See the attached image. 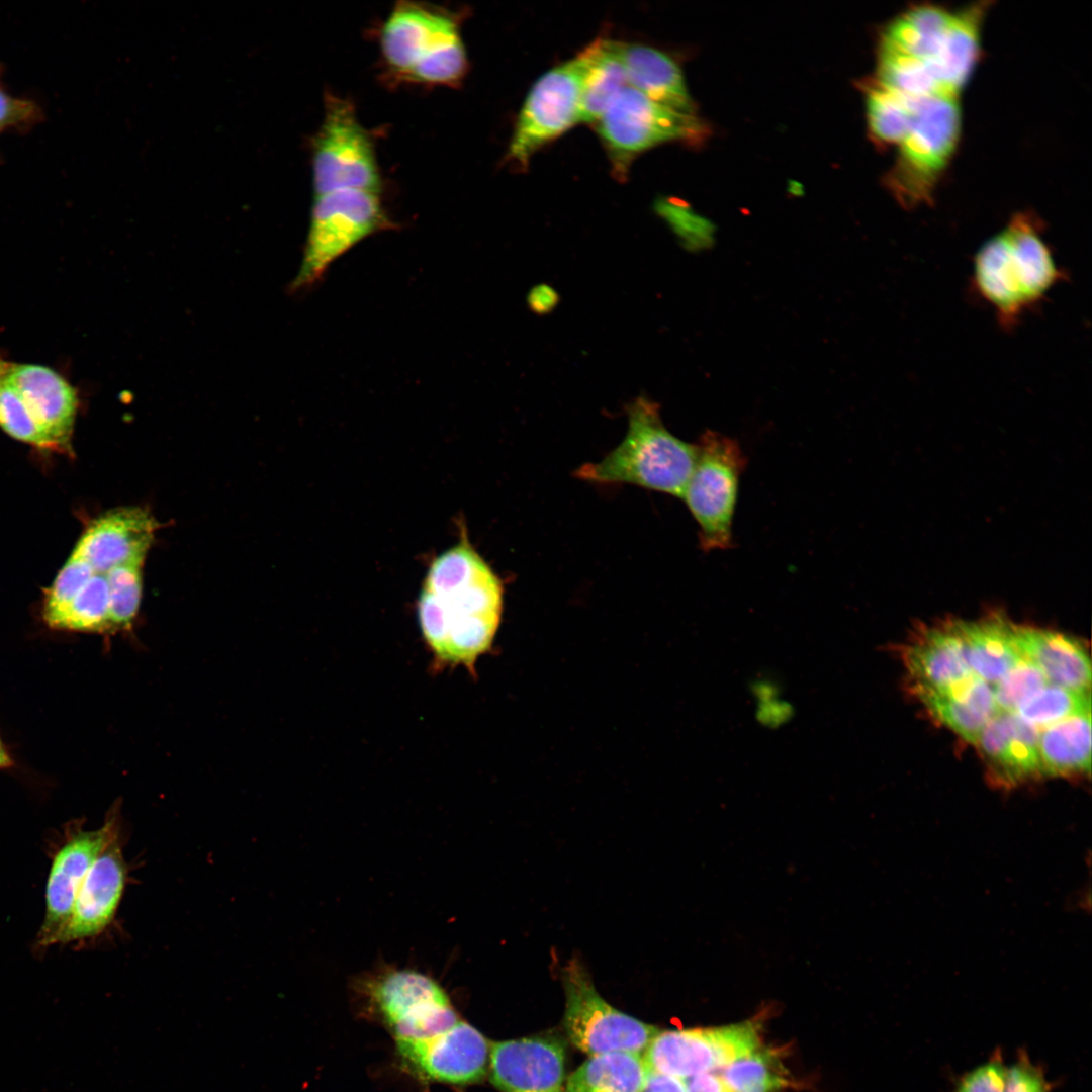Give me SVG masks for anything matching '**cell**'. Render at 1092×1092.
<instances>
[{
    "mask_svg": "<svg viewBox=\"0 0 1092 1092\" xmlns=\"http://www.w3.org/2000/svg\"><path fill=\"white\" fill-rule=\"evenodd\" d=\"M503 595L498 576L465 540L432 561L417 615L437 664L464 665L474 671L498 630Z\"/></svg>",
    "mask_w": 1092,
    "mask_h": 1092,
    "instance_id": "6da1fadb",
    "label": "cell"
},
{
    "mask_svg": "<svg viewBox=\"0 0 1092 1092\" xmlns=\"http://www.w3.org/2000/svg\"><path fill=\"white\" fill-rule=\"evenodd\" d=\"M1067 280V271L1045 240L1042 222L1035 214L1021 211L974 254L970 287L1001 329L1011 332Z\"/></svg>",
    "mask_w": 1092,
    "mask_h": 1092,
    "instance_id": "7a4b0ae2",
    "label": "cell"
},
{
    "mask_svg": "<svg viewBox=\"0 0 1092 1092\" xmlns=\"http://www.w3.org/2000/svg\"><path fill=\"white\" fill-rule=\"evenodd\" d=\"M628 430L622 442L599 462L574 475L595 483H627L681 497L692 475L696 444L672 435L658 405L640 396L627 406Z\"/></svg>",
    "mask_w": 1092,
    "mask_h": 1092,
    "instance_id": "3957f363",
    "label": "cell"
},
{
    "mask_svg": "<svg viewBox=\"0 0 1092 1092\" xmlns=\"http://www.w3.org/2000/svg\"><path fill=\"white\" fill-rule=\"evenodd\" d=\"M962 126L958 97L936 93L923 98L898 145L889 185L906 208L928 204L958 147Z\"/></svg>",
    "mask_w": 1092,
    "mask_h": 1092,
    "instance_id": "277c9868",
    "label": "cell"
},
{
    "mask_svg": "<svg viewBox=\"0 0 1092 1092\" xmlns=\"http://www.w3.org/2000/svg\"><path fill=\"white\" fill-rule=\"evenodd\" d=\"M380 193L342 189L315 195L299 271L291 291L320 281L330 265L369 236L394 229Z\"/></svg>",
    "mask_w": 1092,
    "mask_h": 1092,
    "instance_id": "5b68a950",
    "label": "cell"
},
{
    "mask_svg": "<svg viewBox=\"0 0 1092 1092\" xmlns=\"http://www.w3.org/2000/svg\"><path fill=\"white\" fill-rule=\"evenodd\" d=\"M357 990L395 1040H425L460 1018L445 990L415 970L385 967L363 975Z\"/></svg>",
    "mask_w": 1092,
    "mask_h": 1092,
    "instance_id": "8992f818",
    "label": "cell"
},
{
    "mask_svg": "<svg viewBox=\"0 0 1092 1092\" xmlns=\"http://www.w3.org/2000/svg\"><path fill=\"white\" fill-rule=\"evenodd\" d=\"M697 446V459L681 497L699 526L704 551L732 546V521L738 484L746 458L736 440L706 431Z\"/></svg>",
    "mask_w": 1092,
    "mask_h": 1092,
    "instance_id": "52a82bcc",
    "label": "cell"
},
{
    "mask_svg": "<svg viewBox=\"0 0 1092 1092\" xmlns=\"http://www.w3.org/2000/svg\"><path fill=\"white\" fill-rule=\"evenodd\" d=\"M314 196L342 189L380 193L381 176L374 144L353 103L326 93L324 117L312 143Z\"/></svg>",
    "mask_w": 1092,
    "mask_h": 1092,
    "instance_id": "ba28073f",
    "label": "cell"
},
{
    "mask_svg": "<svg viewBox=\"0 0 1092 1092\" xmlns=\"http://www.w3.org/2000/svg\"><path fill=\"white\" fill-rule=\"evenodd\" d=\"M618 178H625L633 159L668 141L697 143L708 133L695 114L663 106L626 86L596 121Z\"/></svg>",
    "mask_w": 1092,
    "mask_h": 1092,
    "instance_id": "9c48e42d",
    "label": "cell"
},
{
    "mask_svg": "<svg viewBox=\"0 0 1092 1092\" xmlns=\"http://www.w3.org/2000/svg\"><path fill=\"white\" fill-rule=\"evenodd\" d=\"M561 979L565 992L564 1027L570 1041L585 1054L641 1053L660 1031L605 1001L577 957L564 966Z\"/></svg>",
    "mask_w": 1092,
    "mask_h": 1092,
    "instance_id": "30bf717a",
    "label": "cell"
},
{
    "mask_svg": "<svg viewBox=\"0 0 1092 1092\" xmlns=\"http://www.w3.org/2000/svg\"><path fill=\"white\" fill-rule=\"evenodd\" d=\"M584 71L582 53L546 72L520 111L507 160L526 168L532 155L578 121Z\"/></svg>",
    "mask_w": 1092,
    "mask_h": 1092,
    "instance_id": "8fae6325",
    "label": "cell"
},
{
    "mask_svg": "<svg viewBox=\"0 0 1092 1092\" xmlns=\"http://www.w3.org/2000/svg\"><path fill=\"white\" fill-rule=\"evenodd\" d=\"M756 1026L741 1022L714 1028L659 1031L642 1055L649 1070L687 1080L719 1073L733 1061L757 1050Z\"/></svg>",
    "mask_w": 1092,
    "mask_h": 1092,
    "instance_id": "7c38bea8",
    "label": "cell"
},
{
    "mask_svg": "<svg viewBox=\"0 0 1092 1092\" xmlns=\"http://www.w3.org/2000/svg\"><path fill=\"white\" fill-rule=\"evenodd\" d=\"M460 24V14L446 8L397 2L380 32L381 56L388 72L408 82L419 69L462 41Z\"/></svg>",
    "mask_w": 1092,
    "mask_h": 1092,
    "instance_id": "4fadbf2b",
    "label": "cell"
},
{
    "mask_svg": "<svg viewBox=\"0 0 1092 1092\" xmlns=\"http://www.w3.org/2000/svg\"><path fill=\"white\" fill-rule=\"evenodd\" d=\"M118 833V817L112 810L101 827L74 832L58 850L47 883L46 915L38 935L40 946L58 943L88 871Z\"/></svg>",
    "mask_w": 1092,
    "mask_h": 1092,
    "instance_id": "5bb4252c",
    "label": "cell"
},
{
    "mask_svg": "<svg viewBox=\"0 0 1092 1092\" xmlns=\"http://www.w3.org/2000/svg\"><path fill=\"white\" fill-rule=\"evenodd\" d=\"M395 1043L404 1063L428 1080L467 1085L479 1082L488 1072L491 1045L462 1019L429 1039H397Z\"/></svg>",
    "mask_w": 1092,
    "mask_h": 1092,
    "instance_id": "9a60e30c",
    "label": "cell"
},
{
    "mask_svg": "<svg viewBox=\"0 0 1092 1092\" xmlns=\"http://www.w3.org/2000/svg\"><path fill=\"white\" fill-rule=\"evenodd\" d=\"M489 1079L502 1092H565V1046L551 1035L495 1042Z\"/></svg>",
    "mask_w": 1092,
    "mask_h": 1092,
    "instance_id": "2e32d148",
    "label": "cell"
},
{
    "mask_svg": "<svg viewBox=\"0 0 1092 1092\" xmlns=\"http://www.w3.org/2000/svg\"><path fill=\"white\" fill-rule=\"evenodd\" d=\"M157 528L158 523L148 510L116 509L91 523L73 554L84 559L95 573L105 574L117 565L145 561Z\"/></svg>",
    "mask_w": 1092,
    "mask_h": 1092,
    "instance_id": "e0dca14e",
    "label": "cell"
},
{
    "mask_svg": "<svg viewBox=\"0 0 1092 1092\" xmlns=\"http://www.w3.org/2000/svg\"><path fill=\"white\" fill-rule=\"evenodd\" d=\"M127 867L116 836L88 871L58 943L99 935L113 920L126 884Z\"/></svg>",
    "mask_w": 1092,
    "mask_h": 1092,
    "instance_id": "ac0fdd59",
    "label": "cell"
},
{
    "mask_svg": "<svg viewBox=\"0 0 1092 1092\" xmlns=\"http://www.w3.org/2000/svg\"><path fill=\"white\" fill-rule=\"evenodd\" d=\"M1039 731L1014 712H1000L986 724L976 744L996 785L1011 788L1042 775Z\"/></svg>",
    "mask_w": 1092,
    "mask_h": 1092,
    "instance_id": "d6986e66",
    "label": "cell"
},
{
    "mask_svg": "<svg viewBox=\"0 0 1092 1092\" xmlns=\"http://www.w3.org/2000/svg\"><path fill=\"white\" fill-rule=\"evenodd\" d=\"M5 369L33 420L59 450L69 448L78 406L73 386L42 365L5 361Z\"/></svg>",
    "mask_w": 1092,
    "mask_h": 1092,
    "instance_id": "ffe728a7",
    "label": "cell"
},
{
    "mask_svg": "<svg viewBox=\"0 0 1092 1092\" xmlns=\"http://www.w3.org/2000/svg\"><path fill=\"white\" fill-rule=\"evenodd\" d=\"M913 689H944L974 673L969 668L956 622L920 630L903 647Z\"/></svg>",
    "mask_w": 1092,
    "mask_h": 1092,
    "instance_id": "44dd1931",
    "label": "cell"
},
{
    "mask_svg": "<svg viewBox=\"0 0 1092 1092\" xmlns=\"http://www.w3.org/2000/svg\"><path fill=\"white\" fill-rule=\"evenodd\" d=\"M1015 644L1046 680L1062 688L1090 692L1091 663L1082 640L1066 634L1013 625Z\"/></svg>",
    "mask_w": 1092,
    "mask_h": 1092,
    "instance_id": "7402d4cb",
    "label": "cell"
},
{
    "mask_svg": "<svg viewBox=\"0 0 1092 1092\" xmlns=\"http://www.w3.org/2000/svg\"><path fill=\"white\" fill-rule=\"evenodd\" d=\"M913 690L934 718L973 744H976L986 724L1000 713L995 701L994 685L975 674L944 689Z\"/></svg>",
    "mask_w": 1092,
    "mask_h": 1092,
    "instance_id": "603a6c76",
    "label": "cell"
},
{
    "mask_svg": "<svg viewBox=\"0 0 1092 1092\" xmlns=\"http://www.w3.org/2000/svg\"><path fill=\"white\" fill-rule=\"evenodd\" d=\"M988 8L980 1L953 11L935 56L927 62L941 93L959 97L980 56L981 27Z\"/></svg>",
    "mask_w": 1092,
    "mask_h": 1092,
    "instance_id": "cb8c5ba5",
    "label": "cell"
},
{
    "mask_svg": "<svg viewBox=\"0 0 1092 1092\" xmlns=\"http://www.w3.org/2000/svg\"><path fill=\"white\" fill-rule=\"evenodd\" d=\"M618 49L629 86L663 106L694 114L693 100L673 59L642 44L618 41Z\"/></svg>",
    "mask_w": 1092,
    "mask_h": 1092,
    "instance_id": "d4e9b609",
    "label": "cell"
},
{
    "mask_svg": "<svg viewBox=\"0 0 1092 1092\" xmlns=\"http://www.w3.org/2000/svg\"><path fill=\"white\" fill-rule=\"evenodd\" d=\"M966 662L980 679L995 685L1022 658L1013 625L999 618L979 622H956Z\"/></svg>",
    "mask_w": 1092,
    "mask_h": 1092,
    "instance_id": "484cf974",
    "label": "cell"
},
{
    "mask_svg": "<svg viewBox=\"0 0 1092 1092\" xmlns=\"http://www.w3.org/2000/svg\"><path fill=\"white\" fill-rule=\"evenodd\" d=\"M584 58L578 121L596 122L628 86L618 41L598 39L581 51Z\"/></svg>",
    "mask_w": 1092,
    "mask_h": 1092,
    "instance_id": "4316f807",
    "label": "cell"
},
{
    "mask_svg": "<svg viewBox=\"0 0 1092 1092\" xmlns=\"http://www.w3.org/2000/svg\"><path fill=\"white\" fill-rule=\"evenodd\" d=\"M1042 775L1071 777L1090 772L1091 712L1065 718L1039 731Z\"/></svg>",
    "mask_w": 1092,
    "mask_h": 1092,
    "instance_id": "83f0119b",
    "label": "cell"
},
{
    "mask_svg": "<svg viewBox=\"0 0 1092 1092\" xmlns=\"http://www.w3.org/2000/svg\"><path fill=\"white\" fill-rule=\"evenodd\" d=\"M952 13L933 3L908 7L888 25L881 47L929 62L940 47Z\"/></svg>",
    "mask_w": 1092,
    "mask_h": 1092,
    "instance_id": "f1b7e54d",
    "label": "cell"
},
{
    "mask_svg": "<svg viewBox=\"0 0 1092 1092\" xmlns=\"http://www.w3.org/2000/svg\"><path fill=\"white\" fill-rule=\"evenodd\" d=\"M647 1067L640 1053L590 1056L567 1079L565 1092H643Z\"/></svg>",
    "mask_w": 1092,
    "mask_h": 1092,
    "instance_id": "f546056e",
    "label": "cell"
},
{
    "mask_svg": "<svg viewBox=\"0 0 1092 1092\" xmlns=\"http://www.w3.org/2000/svg\"><path fill=\"white\" fill-rule=\"evenodd\" d=\"M923 98L899 94L876 81L868 89L866 98L867 119L874 139L883 145L898 146L909 130Z\"/></svg>",
    "mask_w": 1092,
    "mask_h": 1092,
    "instance_id": "4dcf8cb0",
    "label": "cell"
},
{
    "mask_svg": "<svg viewBox=\"0 0 1092 1092\" xmlns=\"http://www.w3.org/2000/svg\"><path fill=\"white\" fill-rule=\"evenodd\" d=\"M877 82L913 98L941 93L927 62L885 47L879 54Z\"/></svg>",
    "mask_w": 1092,
    "mask_h": 1092,
    "instance_id": "1f68e13d",
    "label": "cell"
},
{
    "mask_svg": "<svg viewBox=\"0 0 1092 1092\" xmlns=\"http://www.w3.org/2000/svg\"><path fill=\"white\" fill-rule=\"evenodd\" d=\"M730 1092H781L787 1084L776 1055L761 1046L718 1073Z\"/></svg>",
    "mask_w": 1092,
    "mask_h": 1092,
    "instance_id": "d6a6232c",
    "label": "cell"
},
{
    "mask_svg": "<svg viewBox=\"0 0 1092 1092\" xmlns=\"http://www.w3.org/2000/svg\"><path fill=\"white\" fill-rule=\"evenodd\" d=\"M1087 712H1091L1090 692L1048 684L1022 702L1014 713L1041 730L1065 718Z\"/></svg>",
    "mask_w": 1092,
    "mask_h": 1092,
    "instance_id": "836d02e7",
    "label": "cell"
},
{
    "mask_svg": "<svg viewBox=\"0 0 1092 1092\" xmlns=\"http://www.w3.org/2000/svg\"><path fill=\"white\" fill-rule=\"evenodd\" d=\"M51 627L79 632H110L109 589L105 574L95 573Z\"/></svg>",
    "mask_w": 1092,
    "mask_h": 1092,
    "instance_id": "e575fe53",
    "label": "cell"
},
{
    "mask_svg": "<svg viewBox=\"0 0 1092 1092\" xmlns=\"http://www.w3.org/2000/svg\"><path fill=\"white\" fill-rule=\"evenodd\" d=\"M144 561L117 565L105 573L109 589L110 632L130 631L142 601Z\"/></svg>",
    "mask_w": 1092,
    "mask_h": 1092,
    "instance_id": "d590c367",
    "label": "cell"
},
{
    "mask_svg": "<svg viewBox=\"0 0 1092 1092\" xmlns=\"http://www.w3.org/2000/svg\"><path fill=\"white\" fill-rule=\"evenodd\" d=\"M0 427L11 437L39 448L59 450L54 440L27 412L0 359Z\"/></svg>",
    "mask_w": 1092,
    "mask_h": 1092,
    "instance_id": "8d00e7d4",
    "label": "cell"
},
{
    "mask_svg": "<svg viewBox=\"0 0 1092 1092\" xmlns=\"http://www.w3.org/2000/svg\"><path fill=\"white\" fill-rule=\"evenodd\" d=\"M94 574L95 571L84 559L72 553L44 600L43 619L50 627Z\"/></svg>",
    "mask_w": 1092,
    "mask_h": 1092,
    "instance_id": "74e56055",
    "label": "cell"
},
{
    "mask_svg": "<svg viewBox=\"0 0 1092 1092\" xmlns=\"http://www.w3.org/2000/svg\"><path fill=\"white\" fill-rule=\"evenodd\" d=\"M1050 684L1043 673L1024 657L998 682L994 696L999 712H1015L1027 698Z\"/></svg>",
    "mask_w": 1092,
    "mask_h": 1092,
    "instance_id": "f35d334b",
    "label": "cell"
},
{
    "mask_svg": "<svg viewBox=\"0 0 1092 1092\" xmlns=\"http://www.w3.org/2000/svg\"><path fill=\"white\" fill-rule=\"evenodd\" d=\"M661 212L679 237L680 243L689 251H701L712 246L714 228L707 219L680 205L662 206Z\"/></svg>",
    "mask_w": 1092,
    "mask_h": 1092,
    "instance_id": "ab89813d",
    "label": "cell"
},
{
    "mask_svg": "<svg viewBox=\"0 0 1092 1092\" xmlns=\"http://www.w3.org/2000/svg\"><path fill=\"white\" fill-rule=\"evenodd\" d=\"M1007 1071L1002 1052L996 1050L988 1060L959 1077L951 1092H1005Z\"/></svg>",
    "mask_w": 1092,
    "mask_h": 1092,
    "instance_id": "60d3db41",
    "label": "cell"
},
{
    "mask_svg": "<svg viewBox=\"0 0 1092 1092\" xmlns=\"http://www.w3.org/2000/svg\"><path fill=\"white\" fill-rule=\"evenodd\" d=\"M1053 1088L1043 1068L1033 1063L1025 1050H1019L1008 1067L1005 1092H1052Z\"/></svg>",
    "mask_w": 1092,
    "mask_h": 1092,
    "instance_id": "b9f144b4",
    "label": "cell"
},
{
    "mask_svg": "<svg viewBox=\"0 0 1092 1092\" xmlns=\"http://www.w3.org/2000/svg\"><path fill=\"white\" fill-rule=\"evenodd\" d=\"M41 111L33 101L16 98L0 87V131L2 129H23L38 122Z\"/></svg>",
    "mask_w": 1092,
    "mask_h": 1092,
    "instance_id": "7bdbcfd3",
    "label": "cell"
},
{
    "mask_svg": "<svg viewBox=\"0 0 1092 1092\" xmlns=\"http://www.w3.org/2000/svg\"><path fill=\"white\" fill-rule=\"evenodd\" d=\"M643 1092H686V1080L647 1068Z\"/></svg>",
    "mask_w": 1092,
    "mask_h": 1092,
    "instance_id": "ee69618b",
    "label": "cell"
},
{
    "mask_svg": "<svg viewBox=\"0 0 1092 1092\" xmlns=\"http://www.w3.org/2000/svg\"><path fill=\"white\" fill-rule=\"evenodd\" d=\"M686 1092H730L718 1073H704L686 1080Z\"/></svg>",
    "mask_w": 1092,
    "mask_h": 1092,
    "instance_id": "f6af8a7d",
    "label": "cell"
},
{
    "mask_svg": "<svg viewBox=\"0 0 1092 1092\" xmlns=\"http://www.w3.org/2000/svg\"><path fill=\"white\" fill-rule=\"evenodd\" d=\"M557 300V293L545 284L533 288L528 296L531 308L537 313L549 312L556 305Z\"/></svg>",
    "mask_w": 1092,
    "mask_h": 1092,
    "instance_id": "bcb514c9",
    "label": "cell"
},
{
    "mask_svg": "<svg viewBox=\"0 0 1092 1092\" xmlns=\"http://www.w3.org/2000/svg\"><path fill=\"white\" fill-rule=\"evenodd\" d=\"M12 764H13L12 758L10 757L8 751L4 747L3 742H2V740L0 738V768L9 767Z\"/></svg>",
    "mask_w": 1092,
    "mask_h": 1092,
    "instance_id": "7dc6e473",
    "label": "cell"
}]
</instances>
